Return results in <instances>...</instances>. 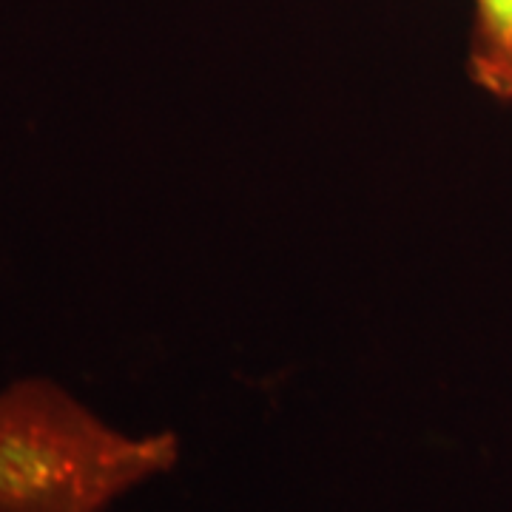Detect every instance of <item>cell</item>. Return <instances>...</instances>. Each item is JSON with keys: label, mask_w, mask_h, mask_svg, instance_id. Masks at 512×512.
I'll return each instance as SVG.
<instances>
[{"label": "cell", "mask_w": 512, "mask_h": 512, "mask_svg": "<svg viewBox=\"0 0 512 512\" xmlns=\"http://www.w3.org/2000/svg\"><path fill=\"white\" fill-rule=\"evenodd\" d=\"M180 456L177 433H126L55 379L0 387V512H111Z\"/></svg>", "instance_id": "1"}, {"label": "cell", "mask_w": 512, "mask_h": 512, "mask_svg": "<svg viewBox=\"0 0 512 512\" xmlns=\"http://www.w3.org/2000/svg\"><path fill=\"white\" fill-rule=\"evenodd\" d=\"M467 77L487 97L512 103V0H473Z\"/></svg>", "instance_id": "2"}]
</instances>
